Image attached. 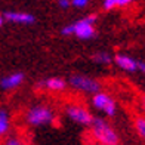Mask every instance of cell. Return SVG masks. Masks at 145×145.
Returning a JSON list of instances; mask_svg holds the SVG:
<instances>
[{"mask_svg":"<svg viewBox=\"0 0 145 145\" xmlns=\"http://www.w3.org/2000/svg\"><path fill=\"white\" fill-rule=\"evenodd\" d=\"M92 135L101 145H118V135L117 132L110 126L107 120L101 117H93L90 123Z\"/></svg>","mask_w":145,"mask_h":145,"instance_id":"obj_1","label":"cell"},{"mask_svg":"<svg viewBox=\"0 0 145 145\" xmlns=\"http://www.w3.org/2000/svg\"><path fill=\"white\" fill-rule=\"evenodd\" d=\"M55 118V114L50 107L48 105H36L28 110L27 113V121L31 126H44L50 124Z\"/></svg>","mask_w":145,"mask_h":145,"instance_id":"obj_2","label":"cell"},{"mask_svg":"<svg viewBox=\"0 0 145 145\" xmlns=\"http://www.w3.org/2000/svg\"><path fill=\"white\" fill-rule=\"evenodd\" d=\"M95 21H96V16H86V18L80 19V21L71 24L72 34H76L82 40L92 39L95 36V27H93Z\"/></svg>","mask_w":145,"mask_h":145,"instance_id":"obj_3","label":"cell"},{"mask_svg":"<svg viewBox=\"0 0 145 145\" xmlns=\"http://www.w3.org/2000/svg\"><path fill=\"white\" fill-rule=\"evenodd\" d=\"M92 104H93V107L98 111H102V113L107 114L108 117L116 116L117 105H116V101L108 93H104V92H98V93H95L93 98H92Z\"/></svg>","mask_w":145,"mask_h":145,"instance_id":"obj_4","label":"cell"},{"mask_svg":"<svg viewBox=\"0 0 145 145\" xmlns=\"http://www.w3.org/2000/svg\"><path fill=\"white\" fill-rule=\"evenodd\" d=\"M65 113H67L70 120H72L77 124H82V126H90L92 120H93V116L90 114V111L82 107V105H74V104L67 105Z\"/></svg>","mask_w":145,"mask_h":145,"instance_id":"obj_5","label":"cell"},{"mask_svg":"<svg viewBox=\"0 0 145 145\" xmlns=\"http://www.w3.org/2000/svg\"><path fill=\"white\" fill-rule=\"evenodd\" d=\"M70 83L72 88H76L82 92H86V93H98L101 89L99 82L93 80L88 76H82V74H74L70 77Z\"/></svg>","mask_w":145,"mask_h":145,"instance_id":"obj_6","label":"cell"},{"mask_svg":"<svg viewBox=\"0 0 145 145\" xmlns=\"http://www.w3.org/2000/svg\"><path fill=\"white\" fill-rule=\"evenodd\" d=\"M24 72H12V74L3 77L0 80V88L5 89V90H9V89H14V88H18L19 84L24 82Z\"/></svg>","mask_w":145,"mask_h":145,"instance_id":"obj_7","label":"cell"},{"mask_svg":"<svg viewBox=\"0 0 145 145\" xmlns=\"http://www.w3.org/2000/svg\"><path fill=\"white\" fill-rule=\"evenodd\" d=\"M114 62H116L121 70L127 71V72H135V71L138 70V61H136L135 58L129 56V55H123V54L117 55V56L114 58Z\"/></svg>","mask_w":145,"mask_h":145,"instance_id":"obj_8","label":"cell"},{"mask_svg":"<svg viewBox=\"0 0 145 145\" xmlns=\"http://www.w3.org/2000/svg\"><path fill=\"white\" fill-rule=\"evenodd\" d=\"M5 18L10 22L16 24H33L36 21V18L31 14H27V12H6Z\"/></svg>","mask_w":145,"mask_h":145,"instance_id":"obj_9","label":"cell"},{"mask_svg":"<svg viewBox=\"0 0 145 145\" xmlns=\"http://www.w3.org/2000/svg\"><path fill=\"white\" fill-rule=\"evenodd\" d=\"M43 86L48 88L49 90H62V89H65L67 83L61 77H50V78L43 82Z\"/></svg>","mask_w":145,"mask_h":145,"instance_id":"obj_10","label":"cell"},{"mask_svg":"<svg viewBox=\"0 0 145 145\" xmlns=\"http://www.w3.org/2000/svg\"><path fill=\"white\" fill-rule=\"evenodd\" d=\"M135 0H104V9L111 10L114 8H123V6H127Z\"/></svg>","mask_w":145,"mask_h":145,"instance_id":"obj_11","label":"cell"},{"mask_svg":"<svg viewBox=\"0 0 145 145\" xmlns=\"http://www.w3.org/2000/svg\"><path fill=\"white\" fill-rule=\"evenodd\" d=\"M9 130V114L6 110H0V136Z\"/></svg>","mask_w":145,"mask_h":145,"instance_id":"obj_12","label":"cell"},{"mask_svg":"<svg viewBox=\"0 0 145 145\" xmlns=\"http://www.w3.org/2000/svg\"><path fill=\"white\" fill-rule=\"evenodd\" d=\"M92 58H93V61H95V62H98V64H104V65H107V64H110L111 61H113L111 55L107 54V52H98V54H95Z\"/></svg>","mask_w":145,"mask_h":145,"instance_id":"obj_13","label":"cell"},{"mask_svg":"<svg viewBox=\"0 0 145 145\" xmlns=\"http://www.w3.org/2000/svg\"><path fill=\"white\" fill-rule=\"evenodd\" d=\"M135 129L142 139H145V117H138L135 120Z\"/></svg>","mask_w":145,"mask_h":145,"instance_id":"obj_14","label":"cell"},{"mask_svg":"<svg viewBox=\"0 0 145 145\" xmlns=\"http://www.w3.org/2000/svg\"><path fill=\"white\" fill-rule=\"evenodd\" d=\"M88 2H89V0H70V3L74 6V8H78V9L86 8V6H88Z\"/></svg>","mask_w":145,"mask_h":145,"instance_id":"obj_15","label":"cell"},{"mask_svg":"<svg viewBox=\"0 0 145 145\" xmlns=\"http://www.w3.org/2000/svg\"><path fill=\"white\" fill-rule=\"evenodd\" d=\"M58 6L61 9H68L71 6V3H70V0H58Z\"/></svg>","mask_w":145,"mask_h":145,"instance_id":"obj_16","label":"cell"},{"mask_svg":"<svg viewBox=\"0 0 145 145\" xmlns=\"http://www.w3.org/2000/svg\"><path fill=\"white\" fill-rule=\"evenodd\" d=\"M6 145H22V142L18 139V138H10V139L8 141V144Z\"/></svg>","mask_w":145,"mask_h":145,"instance_id":"obj_17","label":"cell"},{"mask_svg":"<svg viewBox=\"0 0 145 145\" xmlns=\"http://www.w3.org/2000/svg\"><path fill=\"white\" fill-rule=\"evenodd\" d=\"M138 70H139L141 72H144V74H145V62L138 61Z\"/></svg>","mask_w":145,"mask_h":145,"instance_id":"obj_18","label":"cell"},{"mask_svg":"<svg viewBox=\"0 0 145 145\" xmlns=\"http://www.w3.org/2000/svg\"><path fill=\"white\" fill-rule=\"evenodd\" d=\"M142 107H144V114H145V96H144V101H142Z\"/></svg>","mask_w":145,"mask_h":145,"instance_id":"obj_19","label":"cell"},{"mask_svg":"<svg viewBox=\"0 0 145 145\" xmlns=\"http://www.w3.org/2000/svg\"><path fill=\"white\" fill-rule=\"evenodd\" d=\"M2 24H3V16L0 15V25H2Z\"/></svg>","mask_w":145,"mask_h":145,"instance_id":"obj_20","label":"cell"}]
</instances>
